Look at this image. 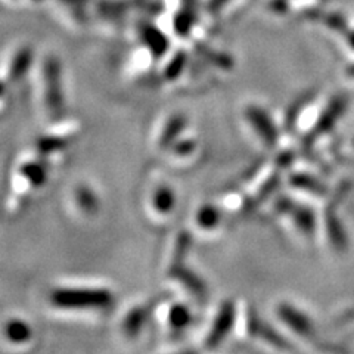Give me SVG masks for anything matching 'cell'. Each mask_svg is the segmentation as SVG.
I'll use <instances>...</instances> for the list:
<instances>
[{
	"label": "cell",
	"mask_w": 354,
	"mask_h": 354,
	"mask_svg": "<svg viewBox=\"0 0 354 354\" xmlns=\"http://www.w3.org/2000/svg\"><path fill=\"white\" fill-rule=\"evenodd\" d=\"M113 300V292L105 288H58L50 294V301L65 310H101Z\"/></svg>",
	"instance_id": "1"
},
{
	"label": "cell",
	"mask_w": 354,
	"mask_h": 354,
	"mask_svg": "<svg viewBox=\"0 0 354 354\" xmlns=\"http://www.w3.org/2000/svg\"><path fill=\"white\" fill-rule=\"evenodd\" d=\"M44 101H46L50 115L55 120L62 118L65 113V97L62 87L61 64L57 58H48L43 65Z\"/></svg>",
	"instance_id": "2"
},
{
	"label": "cell",
	"mask_w": 354,
	"mask_h": 354,
	"mask_svg": "<svg viewBox=\"0 0 354 354\" xmlns=\"http://www.w3.org/2000/svg\"><path fill=\"white\" fill-rule=\"evenodd\" d=\"M235 317H236L235 304L232 301L221 303L213 322V326L209 329L208 335L205 338L207 348H217L221 342L227 338L232 328H234Z\"/></svg>",
	"instance_id": "3"
},
{
	"label": "cell",
	"mask_w": 354,
	"mask_h": 354,
	"mask_svg": "<svg viewBox=\"0 0 354 354\" xmlns=\"http://www.w3.org/2000/svg\"><path fill=\"white\" fill-rule=\"evenodd\" d=\"M245 118L254 129V131H256L257 135L263 139L266 145L269 148H273L276 145L279 136L278 129H276L273 120L264 109L251 105L245 109Z\"/></svg>",
	"instance_id": "4"
},
{
	"label": "cell",
	"mask_w": 354,
	"mask_h": 354,
	"mask_svg": "<svg viewBox=\"0 0 354 354\" xmlns=\"http://www.w3.org/2000/svg\"><path fill=\"white\" fill-rule=\"evenodd\" d=\"M169 276L179 281L187 291H189L198 300H205L208 290L207 285L199 274H196L191 268H187L185 261H171L169 269Z\"/></svg>",
	"instance_id": "5"
},
{
	"label": "cell",
	"mask_w": 354,
	"mask_h": 354,
	"mask_svg": "<svg viewBox=\"0 0 354 354\" xmlns=\"http://www.w3.org/2000/svg\"><path fill=\"white\" fill-rule=\"evenodd\" d=\"M346 108H347V99L344 96H337L332 99L330 104L322 113V115H320L317 124L315 126L308 140H313L317 136H322V135H325V133H328L332 127L337 124L339 117L344 114Z\"/></svg>",
	"instance_id": "6"
},
{
	"label": "cell",
	"mask_w": 354,
	"mask_h": 354,
	"mask_svg": "<svg viewBox=\"0 0 354 354\" xmlns=\"http://www.w3.org/2000/svg\"><path fill=\"white\" fill-rule=\"evenodd\" d=\"M278 315L282 319V322L288 328H291L294 332H297L298 335L306 337V338L313 335L315 332L313 324L310 322V319L304 313H301L300 310L294 308L290 304H281L278 307Z\"/></svg>",
	"instance_id": "7"
},
{
	"label": "cell",
	"mask_w": 354,
	"mask_h": 354,
	"mask_svg": "<svg viewBox=\"0 0 354 354\" xmlns=\"http://www.w3.org/2000/svg\"><path fill=\"white\" fill-rule=\"evenodd\" d=\"M278 208L282 213L290 214L294 220L297 226L300 227L304 234H313L315 230V216L312 213V209H308L306 207L300 205H294L290 199H281L278 203Z\"/></svg>",
	"instance_id": "8"
},
{
	"label": "cell",
	"mask_w": 354,
	"mask_h": 354,
	"mask_svg": "<svg viewBox=\"0 0 354 354\" xmlns=\"http://www.w3.org/2000/svg\"><path fill=\"white\" fill-rule=\"evenodd\" d=\"M248 332L254 337H259L261 339H264L269 344L279 347V348H288L286 341L276 332L272 326H269L260 317H257L256 315H250L248 316Z\"/></svg>",
	"instance_id": "9"
},
{
	"label": "cell",
	"mask_w": 354,
	"mask_h": 354,
	"mask_svg": "<svg viewBox=\"0 0 354 354\" xmlns=\"http://www.w3.org/2000/svg\"><path fill=\"white\" fill-rule=\"evenodd\" d=\"M140 35H142L143 41H145V44L152 52L153 57L160 58V57H162V55L167 53L170 41L158 28H155L152 26H143L140 28Z\"/></svg>",
	"instance_id": "10"
},
{
	"label": "cell",
	"mask_w": 354,
	"mask_h": 354,
	"mask_svg": "<svg viewBox=\"0 0 354 354\" xmlns=\"http://www.w3.org/2000/svg\"><path fill=\"white\" fill-rule=\"evenodd\" d=\"M185 127H186V117L182 114L173 115L167 121V124L164 126V130L160 136V148L171 149L174 143L180 139Z\"/></svg>",
	"instance_id": "11"
},
{
	"label": "cell",
	"mask_w": 354,
	"mask_h": 354,
	"mask_svg": "<svg viewBox=\"0 0 354 354\" xmlns=\"http://www.w3.org/2000/svg\"><path fill=\"white\" fill-rule=\"evenodd\" d=\"M5 335L14 344H24L31 339L32 329L26 320L12 319L5 325Z\"/></svg>",
	"instance_id": "12"
},
{
	"label": "cell",
	"mask_w": 354,
	"mask_h": 354,
	"mask_svg": "<svg viewBox=\"0 0 354 354\" xmlns=\"http://www.w3.org/2000/svg\"><path fill=\"white\" fill-rule=\"evenodd\" d=\"M21 174L32 186H41L48 180V167L41 161H27L21 165Z\"/></svg>",
	"instance_id": "13"
},
{
	"label": "cell",
	"mask_w": 354,
	"mask_h": 354,
	"mask_svg": "<svg viewBox=\"0 0 354 354\" xmlns=\"http://www.w3.org/2000/svg\"><path fill=\"white\" fill-rule=\"evenodd\" d=\"M32 62V52L30 48H22L10 62L9 66V79L18 82L27 74Z\"/></svg>",
	"instance_id": "14"
},
{
	"label": "cell",
	"mask_w": 354,
	"mask_h": 354,
	"mask_svg": "<svg viewBox=\"0 0 354 354\" xmlns=\"http://www.w3.org/2000/svg\"><path fill=\"white\" fill-rule=\"evenodd\" d=\"M148 313L149 310L142 306L133 308L131 312H129V315L124 319V330L129 337H136L139 334L143 325H145V322L148 320Z\"/></svg>",
	"instance_id": "15"
},
{
	"label": "cell",
	"mask_w": 354,
	"mask_h": 354,
	"mask_svg": "<svg viewBox=\"0 0 354 354\" xmlns=\"http://www.w3.org/2000/svg\"><path fill=\"white\" fill-rule=\"evenodd\" d=\"M75 201L86 214H96L99 209V198L88 186H79L75 191Z\"/></svg>",
	"instance_id": "16"
},
{
	"label": "cell",
	"mask_w": 354,
	"mask_h": 354,
	"mask_svg": "<svg viewBox=\"0 0 354 354\" xmlns=\"http://www.w3.org/2000/svg\"><path fill=\"white\" fill-rule=\"evenodd\" d=\"M221 220L220 209L216 205L212 204H205L201 208L198 209L196 213V223L199 227H203L205 230H212L216 229Z\"/></svg>",
	"instance_id": "17"
},
{
	"label": "cell",
	"mask_w": 354,
	"mask_h": 354,
	"mask_svg": "<svg viewBox=\"0 0 354 354\" xmlns=\"http://www.w3.org/2000/svg\"><path fill=\"white\" fill-rule=\"evenodd\" d=\"M153 207L161 214H169L176 205V195L169 186H161L153 194Z\"/></svg>",
	"instance_id": "18"
},
{
	"label": "cell",
	"mask_w": 354,
	"mask_h": 354,
	"mask_svg": "<svg viewBox=\"0 0 354 354\" xmlns=\"http://www.w3.org/2000/svg\"><path fill=\"white\" fill-rule=\"evenodd\" d=\"M192 322V313L185 304H174L169 312V324L174 330H183Z\"/></svg>",
	"instance_id": "19"
},
{
	"label": "cell",
	"mask_w": 354,
	"mask_h": 354,
	"mask_svg": "<svg viewBox=\"0 0 354 354\" xmlns=\"http://www.w3.org/2000/svg\"><path fill=\"white\" fill-rule=\"evenodd\" d=\"M291 183L297 187H300L301 191L310 192L313 195H325L326 194V186L310 174H294L291 177Z\"/></svg>",
	"instance_id": "20"
},
{
	"label": "cell",
	"mask_w": 354,
	"mask_h": 354,
	"mask_svg": "<svg viewBox=\"0 0 354 354\" xmlns=\"http://www.w3.org/2000/svg\"><path fill=\"white\" fill-rule=\"evenodd\" d=\"M70 145V140L64 136H43L37 140V149L43 155H49L65 149Z\"/></svg>",
	"instance_id": "21"
},
{
	"label": "cell",
	"mask_w": 354,
	"mask_h": 354,
	"mask_svg": "<svg viewBox=\"0 0 354 354\" xmlns=\"http://www.w3.org/2000/svg\"><path fill=\"white\" fill-rule=\"evenodd\" d=\"M186 53L185 52H177L171 61L167 64L164 70V77L167 80H176L182 75L185 66H186Z\"/></svg>",
	"instance_id": "22"
},
{
	"label": "cell",
	"mask_w": 354,
	"mask_h": 354,
	"mask_svg": "<svg viewBox=\"0 0 354 354\" xmlns=\"http://www.w3.org/2000/svg\"><path fill=\"white\" fill-rule=\"evenodd\" d=\"M191 245H192V236L187 232H182L177 238L176 242V250L173 254V261H185L187 254L191 251Z\"/></svg>",
	"instance_id": "23"
},
{
	"label": "cell",
	"mask_w": 354,
	"mask_h": 354,
	"mask_svg": "<svg viewBox=\"0 0 354 354\" xmlns=\"http://www.w3.org/2000/svg\"><path fill=\"white\" fill-rule=\"evenodd\" d=\"M326 227H328V232H329V238L330 241L334 242V245L338 248V250H342L346 247V235H344V230H342L341 225L338 223V221L330 217L326 220Z\"/></svg>",
	"instance_id": "24"
},
{
	"label": "cell",
	"mask_w": 354,
	"mask_h": 354,
	"mask_svg": "<svg viewBox=\"0 0 354 354\" xmlns=\"http://www.w3.org/2000/svg\"><path fill=\"white\" fill-rule=\"evenodd\" d=\"M204 49H201V46H198V50L199 53H203L204 57L214 62L217 66H221V68H229V66L232 65V61L229 57H226L225 53H217V52H213L209 49H205V46H203Z\"/></svg>",
	"instance_id": "25"
},
{
	"label": "cell",
	"mask_w": 354,
	"mask_h": 354,
	"mask_svg": "<svg viewBox=\"0 0 354 354\" xmlns=\"http://www.w3.org/2000/svg\"><path fill=\"white\" fill-rule=\"evenodd\" d=\"M196 148V143L192 139H185V140H177L171 149L176 155H180V157H186V155H191Z\"/></svg>",
	"instance_id": "26"
},
{
	"label": "cell",
	"mask_w": 354,
	"mask_h": 354,
	"mask_svg": "<svg viewBox=\"0 0 354 354\" xmlns=\"http://www.w3.org/2000/svg\"><path fill=\"white\" fill-rule=\"evenodd\" d=\"M192 22H194V19H192V17H191L189 12L180 14L179 17H176V19H174V28H176L177 32H179V35L185 36L186 32L191 30Z\"/></svg>",
	"instance_id": "27"
},
{
	"label": "cell",
	"mask_w": 354,
	"mask_h": 354,
	"mask_svg": "<svg viewBox=\"0 0 354 354\" xmlns=\"http://www.w3.org/2000/svg\"><path fill=\"white\" fill-rule=\"evenodd\" d=\"M347 74L354 79V65H350V66H348V68H347Z\"/></svg>",
	"instance_id": "28"
},
{
	"label": "cell",
	"mask_w": 354,
	"mask_h": 354,
	"mask_svg": "<svg viewBox=\"0 0 354 354\" xmlns=\"http://www.w3.org/2000/svg\"><path fill=\"white\" fill-rule=\"evenodd\" d=\"M5 95V84L0 82V97H2Z\"/></svg>",
	"instance_id": "29"
}]
</instances>
